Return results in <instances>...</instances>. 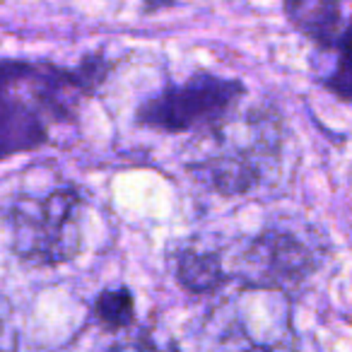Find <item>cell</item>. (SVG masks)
Segmentation results:
<instances>
[{
  "label": "cell",
  "instance_id": "cell-9",
  "mask_svg": "<svg viewBox=\"0 0 352 352\" xmlns=\"http://www.w3.org/2000/svg\"><path fill=\"white\" fill-rule=\"evenodd\" d=\"M333 51H336V65L326 78H321V85L336 99L352 104V17L342 27Z\"/></svg>",
  "mask_w": 352,
  "mask_h": 352
},
{
  "label": "cell",
  "instance_id": "cell-3",
  "mask_svg": "<svg viewBox=\"0 0 352 352\" xmlns=\"http://www.w3.org/2000/svg\"><path fill=\"white\" fill-rule=\"evenodd\" d=\"M326 239L316 227L297 222H275L258 234L241 239L234 254L225 258L232 283L292 294L316 275L326 261Z\"/></svg>",
  "mask_w": 352,
  "mask_h": 352
},
{
  "label": "cell",
  "instance_id": "cell-8",
  "mask_svg": "<svg viewBox=\"0 0 352 352\" xmlns=\"http://www.w3.org/2000/svg\"><path fill=\"white\" fill-rule=\"evenodd\" d=\"M92 314L107 331H126L135 323V297L126 285L107 287L94 299Z\"/></svg>",
  "mask_w": 352,
  "mask_h": 352
},
{
  "label": "cell",
  "instance_id": "cell-4",
  "mask_svg": "<svg viewBox=\"0 0 352 352\" xmlns=\"http://www.w3.org/2000/svg\"><path fill=\"white\" fill-rule=\"evenodd\" d=\"M244 97L246 85L239 78L196 70L184 82L166 85L142 99L135 109V123L164 135H198L234 113Z\"/></svg>",
  "mask_w": 352,
  "mask_h": 352
},
{
  "label": "cell",
  "instance_id": "cell-7",
  "mask_svg": "<svg viewBox=\"0 0 352 352\" xmlns=\"http://www.w3.org/2000/svg\"><path fill=\"white\" fill-rule=\"evenodd\" d=\"M283 12L292 30L318 51H333L342 32V8L338 0H283Z\"/></svg>",
  "mask_w": 352,
  "mask_h": 352
},
{
  "label": "cell",
  "instance_id": "cell-11",
  "mask_svg": "<svg viewBox=\"0 0 352 352\" xmlns=\"http://www.w3.org/2000/svg\"><path fill=\"white\" fill-rule=\"evenodd\" d=\"M107 352H182L174 345H162V342L152 340L150 336H138L133 340L116 342L113 347H109Z\"/></svg>",
  "mask_w": 352,
  "mask_h": 352
},
{
  "label": "cell",
  "instance_id": "cell-5",
  "mask_svg": "<svg viewBox=\"0 0 352 352\" xmlns=\"http://www.w3.org/2000/svg\"><path fill=\"white\" fill-rule=\"evenodd\" d=\"M210 336L227 352H297L289 294L239 287L210 314Z\"/></svg>",
  "mask_w": 352,
  "mask_h": 352
},
{
  "label": "cell",
  "instance_id": "cell-1",
  "mask_svg": "<svg viewBox=\"0 0 352 352\" xmlns=\"http://www.w3.org/2000/svg\"><path fill=\"white\" fill-rule=\"evenodd\" d=\"M186 171L206 191L222 198L256 196L280 174L285 150L283 118L270 107H251L198 133Z\"/></svg>",
  "mask_w": 352,
  "mask_h": 352
},
{
  "label": "cell",
  "instance_id": "cell-10",
  "mask_svg": "<svg viewBox=\"0 0 352 352\" xmlns=\"http://www.w3.org/2000/svg\"><path fill=\"white\" fill-rule=\"evenodd\" d=\"M0 352H20L15 307L6 294H0Z\"/></svg>",
  "mask_w": 352,
  "mask_h": 352
},
{
  "label": "cell",
  "instance_id": "cell-2",
  "mask_svg": "<svg viewBox=\"0 0 352 352\" xmlns=\"http://www.w3.org/2000/svg\"><path fill=\"white\" fill-rule=\"evenodd\" d=\"M87 198L78 186L46 193H20L3 210L12 254L36 268L70 263L82 251Z\"/></svg>",
  "mask_w": 352,
  "mask_h": 352
},
{
  "label": "cell",
  "instance_id": "cell-6",
  "mask_svg": "<svg viewBox=\"0 0 352 352\" xmlns=\"http://www.w3.org/2000/svg\"><path fill=\"white\" fill-rule=\"evenodd\" d=\"M169 268L176 285L191 294H215L232 283L225 254L198 239L179 241L169 251Z\"/></svg>",
  "mask_w": 352,
  "mask_h": 352
}]
</instances>
